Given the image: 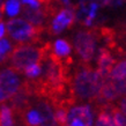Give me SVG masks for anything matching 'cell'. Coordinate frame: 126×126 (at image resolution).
<instances>
[{"label":"cell","instance_id":"cell-1","mask_svg":"<svg viewBox=\"0 0 126 126\" xmlns=\"http://www.w3.org/2000/svg\"><path fill=\"white\" fill-rule=\"evenodd\" d=\"M103 77L97 69H93L89 64L80 63L71 81V92L75 98L95 102L99 95Z\"/></svg>","mask_w":126,"mask_h":126},{"label":"cell","instance_id":"cell-2","mask_svg":"<svg viewBox=\"0 0 126 126\" xmlns=\"http://www.w3.org/2000/svg\"><path fill=\"white\" fill-rule=\"evenodd\" d=\"M51 46V43H45L41 46L36 44H16L14 49L2 57V63H8L9 67L19 73H24L31 65L42 63Z\"/></svg>","mask_w":126,"mask_h":126},{"label":"cell","instance_id":"cell-3","mask_svg":"<svg viewBox=\"0 0 126 126\" xmlns=\"http://www.w3.org/2000/svg\"><path fill=\"white\" fill-rule=\"evenodd\" d=\"M7 34L17 44H37L45 27L35 26L26 19H12L6 24Z\"/></svg>","mask_w":126,"mask_h":126},{"label":"cell","instance_id":"cell-4","mask_svg":"<svg viewBox=\"0 0 126 126\" xmlns=\"http://www.w3.org/2000/svg\"><path fill=\"white\" fill-rule=\"evenodd\" d=\"M98 28H92L87 30H80L74 37V47L81 63L89 64L94 58L96 41L99 38Z\"/></svg>","mask_w":126,"mask_h":126},{"label":"cell","instance_id":"cell-5","mask_svg":"<svg viewBox=\"0 0 126 126\" xmlns=\"http://www.w3.org/2000/svg\"><path fill=\"white\" fill-rule=\"evenodd\" d=\"M20 74L21 73L12 67H7L0 71V88L6 93L9 99L19 92L22 86L23 81H21Z\"/></svg>","mask_w":126,"mask_h":126},{"label":"cell","instance_id":"cell-6","mask_svg":"<svg viewBox=\"0 0 126 126\" xmlns=\"http://www.w3.org/2000/svg\"><path fill=\"white\" fill-rule=\"evenodd\" d=\"M75 22V13L71 9L61 8L52 17L49 26H46V31L50 35H58L63 30L71 28Z\"/></svg>","mask_w":126,"mask_h":126},{"label":"cell","instance_id":"cell-7","mask_svg":"<svg viewBox=\"0 0 126 126\" xmlns=\"http://www.w3.org/2000/svg\"><path fill=\"white\" fill-rule=\"evenodd\" d=\"M93 124V113L89 105L73 107L68 110L67 125L71 126H90Z\"/></svg>","mask_w":126,"mask_h":126},{"label":"cell","instance_id":"cell-8","mask_svg":"<svg viewBox=\"0 0 126 126\" xmlns=\"http://www.w3.org/2000/svg\"><path fill=\"white\" fill-rule=\"evenodd\" d=\"M21 11H22L21 14H22L23 19H26L27 21L31 22L32 24H35V26L45 27L44 24H45V23H49V21H50V19L47 17V15H46L43 6L39 8H34L27 4H22Z\"/></svg>","mask_w":126,"mask_h":126},{"label":"cell","instance_id":"cell-9","mask_svg":"<svg viewBox=\"0 0 126 126\" xmlns=\"http://www.w3.org/2000/svg\"><path fill=\"white\" fill-rule=\"evenodd\" d=\"M115 58L112 57L109 47H102L98 51L97 56V71L103 77V79L109 77L111 69L115 65Z\"/></svg>","mask_w":126,"mask_h":126},{"label":"cell","instance_id":"cell-10","mask_svg":"<svg viewBox=\"0 0 126 126\" xmlns=\"http://www.w3.org/2000/svg\"><path fill=\"white\" fill-rule=\"evenodd\" d=\"M52 50L58 57H60L66 65L71 66L73 63V59L71 57V51H72V46L65 39H57L53 44Z\"/></svg>","mask_w":126,"mask_h":126},{"label":"cell","instance_id":"cell-11","mask_svg":"<svg viewBox=\"0 0 126 126\" xmlns=\"http://www.w3.org/2000/svg\"><path fill=\"white\" fill-rule=\"evenodd\" d=\"M15 124L14 113L12 108L7 107L6 103L0 105V125L2 126H11Z\"/></svg>","mask_w":126,"mask_h":126},{"label":"cell","instance_id":"cell-12","mask_svg":"<svg viewBox=\"0 0 126 126\" xmlns=\"http://www.w3.org/2000/svg\"><path fill=\"white\" fill-rule=\"evenodd\" d=\"M109 78L113 79V80H122L126 78V59L116 61L110 74H109Z\"/></svg>","mask_w":126,"mask_h":126},{"label":"cell","instance_id":"cell-13","mask_svg":"<svg viewBox=\"0 0 126 126\" xmlns=\"http://www.w3.org/2000/svg\"><path fill=\"white\" fill-rule=\"evenodd\" d=\"M111 116H112V120H113V125L117 126H125L126 125V117L124 116L120 109L117 105L112 103L111 104Z\"/></svg>","mask_w":126,"mask_h":126},{"label":"cell","instance_id":"cell-14","mask_svg":"<svg viewBox=\"0 0 126 126\" xmlns=\"http://www.w3.org/2000/svg\"><path fill=\"white\" fill-rule=\"evenodd\" d=\"M42 65H43V61L42 63H37V64H34L31 65L30 67H28L23 74H26V77L28 79H36L41 75L42 73Z\"/></svg>","mask_w":126,"mask_h":126},{"label":"cell","instance_id":"cell-15","mask_svg":"<svg viewBox=\"0 0 126 126\" xmlns=\"http://www.w3.org/2000/svg\"><path fill=\"white\" fill-rule=\"evenodd\" d=\"M20 9H21V4L20 0H8L6 2V13L9 16H15L16 14H19Z\"/></svg>","mask_w":126,"mask_h":126},{"label":"cell","instance_id":"cell-16","mask_svg":"<svg viewBox=\"0 0 126 126\" xmlns=\"http://www.w3.org/2000/svg\"><path fill=\"white\" fill-rule=\"evenodd\" d=\"M11 50H12V45L7 39H2V38L0 39V52L2 54V57L5 54H7Z\"/></svg>","mask_w":126,"mask_h":126},{"label":"cell","instance_id":"cell-17","mask_svg":"<svg viewBox=\"0 0 126 126\" xmlns=\"http://www.w3.org/2000/svg\"><path fill=\"white\" fill-rule=\"evenodd\" d=\"M118 105L117 107L120 109V111H122L123 113H124V116L126 117V96H122V97H119L118 99Z\"/></svg>","mask_w":126,"mask_h":126},{"label":"cell","instance_id":"cell-18","mask_svg":"<svg viewBox=\"0 0 126 126\" xmlns=\"http://www.w3.org/2000/svg\"><path fill=\"white\" fill-rule=\"evenodd\" d=\"M4 35H5V24L0 22V39L4 37Z\"/></svg>","mask_w":126,"mask_h":126},{"label":"cell","instance_id":"cell-19","mask_svg":"<svg viewBox=\"0 0 126 126\" xmlns=\"http://www.w3.org/2000/svg\"><path fill=\"white\" fill-rule=\"evenodd\" d=\"M1 20H2V12L0 11V22H1Z\"/></svg>","mask_w":126,"mask_h":126},{"label":"cell","instance_id":"cell-20","mask_svg":"<svg viewBox=\"0 0 126 126\" xmlns=\"http://www.w3.org/2000/svg\"><path fill=\"white\" fill-rule=\"evenodd\" d=\"M2 5H4V4H2V0H0V8H1V6H2Z\"/></svg>","mask_w":126,"mask_h":126},{"label":"cell","instance_id":"cell-21","mask_svg":"<svg viewBox=\"0 0 126 126\" xmlns=\"http://www.w3.org/2000/svg\"><path fill=\"white\" fill-rule=\"evenodd\" d=\"M1 58H2V54H1V52H0V59H1Z\"/></svg>","mask_w":126,"mask_h":126},{"label":"cell","instance_id":"cell-22","mask_svg":"<svg viewBox=\"0 0 126 126\" xmlns=\"http://www.w3.org/2000/svg\"><path fill=\"white\" fill-rule=\"evenodd\" d=\"M125 96H126V95H125Z\"/></svg>","mask_w":126,"mask_h":126}]
</instances>
